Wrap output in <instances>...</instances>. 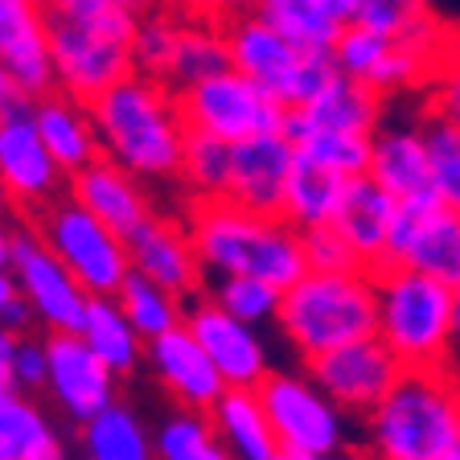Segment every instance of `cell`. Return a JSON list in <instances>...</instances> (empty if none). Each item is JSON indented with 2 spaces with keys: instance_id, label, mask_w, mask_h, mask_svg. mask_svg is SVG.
I'll return each mask as SVG.
<instances>
[{
  "instance_id": "cell-31",
  "label": "cell",
  "mask_w": 460,
  "mask_h": 460,
  "mask_svg": "<svg viewBox=\"0 0 460 460\" xmlns=\"http://www.w3.org/2000/svg\"><path fill=\"white\" fill-rule=\"evenodd\" d=\"M341 172L325 169L321 161L313 156H300L292 164V177H288V198H284V218L296 222L300 230H313V226H329L337 218V206H341V193H345Z\"/></svg>"
},
{
  "instance_id": "cell-43",
  "label": "cell",
  "mask_w": 460,
  "mask_h": 460,
  "mask_svg": "<svg viewBox=\"0 0 460 460\" xmlns=\"http://www.w3.org/2000/svg\"><path fill=\"white\" fill-rule=\"evenodd\" d=\"M423 91H428V111L460 124V38L444 49L440 66H436V75H431V83Z\"/></svg>"
},
{
  "instance_id": "cell-30",
  "label": "cell",
  "mask_w": 460,
  "mask_h": 460,
  "mask_svg": "<svg viewBox=\"0 0 460 460\" xmlns=\"http://www.w3.org/2000/svg\"><path fill=\"white\" fill-rule=\"evenodd\" d=\"M279 132L296 144L300 156H313L325 169L341 172V177H362L370 172V156H374V136L362 132H337V128H313L296 115V107H288L284 128Z\"/></svg>"
},
{
  "instance_id": "cell-23",
  "label": "cell",
  "mask_w": 460,
  "mask_h": 460,
  "mask_svg": "<svg viewBox=\"0 0 460 460\" xmlns=\"http://www.w3.org/2000/svg\"><path fill=\"white\" fill-rule=\"evenodd\" d=\"M394 214H399V198H394L386 185L374 181L370 172L345 181L333 226L349 239V247H354L358 259H362V268L378 271L386 263V243H391Z\"/></svg>"
},
{
  "instance_id": "cell-2",
  "label": "cell",
  "mask_w": 460,
  "mask_h": 460,
  "mask_svg": "<svg viewBox=\"0 0 460 460\" xmlns=\"http://www.w3.org/2000/svg\"><path fill=\"white\" fill-rule=\"evenodd\" d=\"M185 230L210 276H259L276 288H292L308 271L305 230L284 214H263L230 198L190 201Z\"/></svg>"
},
{
  "instance_id": "cell-47",
  "label": "cell",
  "mask_w": 460,
  "mask_h": 460,
  "mask_svg": "<svg viewBox=\"0 0 460 460\" xmlns=\"http://www.w3.org/2000/svg\"><path fill=\"white\" fill-rule=\"evenodd\" d=\"M17 296H21V284H17V276H13V268H9V263H0V316H4V308H9Z\"/></svg>"
},
{
  "instance_id": "cell-18",
  "label": "cell",
  "mask_w": 460,
  "mask_h": 460,
  "mask_svg": "<svg viewBox=\"0 0 460 460\" xmlns=\"http://www.w3.org/2000/svg\"><path fill=\"white\" fill-rule=\"evenodd\" d=\"M0 62L17 78L21 95L41 99L58 91L46 0H0Z\"/></svg>"
},
{
  "instance_id": "cell-39",
  "label": "cell",
  "mask_w": 460,
  "mask_h": 460,
  "mask_svg": "<svg viewBox=\"0 0 460 460\" xmlns=\"http://www.w3.org/2000/svg\"><path fill=\"white\" fill-rule=\"evenodd\" d=\"M423 136H428V153H431V185L436 198L452 210H460V124L444 119L436 111H423Z\"/></svg>"
},
{
  "instance_id": "cell-44",
  "label": "cell",
  "mask_w": 460,
  "mask_h": 460,
  "mask_svg": "<svg viewBox=\"0 0 460 460\" xmlns=\"http://www.w3.org/2000/svg\"><path fill=\"white\" fill-rule=\"evenodd\" d=\"M46 374H49V349H46V329L21 337L17 349V391L25 394H46Z\"/></svg>"
},
{
  "instance_id": "cell-54",
  "label": "cell",
  "mask_w": 460,
  "mask_h": 460,
  "mask_svg": "<svg viewBox=\"0 0 460 460\" xmlns=\"http://www.w3.org/2000/svg\"><path fill=\"white\" fill-rule=\"evenodd\" d=\"M276 460H333V456H296V452H279Z\"/></svg>"
},
{
  "instance_id": "cell-50",
  "label": "cell",
  "mask_w": 460,
  "mask_h": 460,
  "mask_svg": "<svg viewBox=\"0 0 460 460\" xmlns=\"http://www.w3.org/2000/svg\"><path fill=\"white\" fill-rule=\"evenodd\" d=\"M321 9H329L333 17H341V21H349L354 17V0H316Z\"/></svg>"
},
{
  "instance_id": "cell-6",
  "label": "cell",
  "mask_w": 460,
  "mask_h": 460,
  "mask_svg": "<svg viewBox=\"0 0 460 460\" xmlns=\"http://www.w3.org/2000/svg\"><path fill=\"white\" fill-rule=\"evenodd\" d=\"M230 46V66L243 70L247 78H255L268 95H276L284 107H305L308 99H316L341 75L333 49L316 46H296L292 38H284L279 29H271L255 9L230 13L222 21Z\"/></svg>"
},
{
  "instance_id": "cell-36",
  "label": "cell",
  "mask_w": 460,
  "mask_h": 460,
  "mask_svg": "<svg viewBox=\"0 0 460 460\" xmlns=\"http://www.w3.org/2000/svg\"><path fill=\"white\" fill-rule=\"evenodd\" d=\"M255 13L271 29H279L284 38L296 41V46H316V49H333L337 33L345 25L341 17L321 9L316 0H259Z\"/></svg>"
},
{
  "instance_id": "cell-21",
  "label": "cell",
  "mask_w": 460,
  "mask_h": 460,
  "mask_svg": "<svg viewBox=\"0 0 460 460\" xmlns=\"http://www.w3.org/2000/svg\"><path fill=\"white\" fill-rule=\"evenodd\" d=\"M66 193L75 201H83L91 214L107 222L119 234H132L144 222L153 218V193H148V181H140L136 172H128L124 164H115L111 156H99L86 169L70 172Z\"/></svg>"
},
{
  "instance_id": "cell-41",
  "label": "cell",
  "mask_w": 460,
  "mask_h": 460,
  "mask_svg": "<svg viewBox=\"0 0 460 460\" xmlns=\"http://www.w3.org/2000/svg\"><path fill=\"white\" fill-rule=\"evenodd\" d=\"M428 17H431L428 0H354V17L349 21L378 29L386 38H402L407 29H415Z\"/></svg>"
},
{
  "instance_id": "cell-7",
  "label": "cell",
  "mask_w": 460,
  "mask_h": 460,
  "mask_svg": "<svg viewBox=\"0 0 460 460\" xmlns=\"http://www.w3.org/2000/svg\"><path fill=\"white\" fill-rule=\"evenodd\" d=\"M255 391L268 407L279 452L333 460H341L349 452V420L354 415L345 411L305 366L300 370H271Z\"/></svg>"
},
{
  "instance_id": "cell-27",
  "label": "cell",
  "mask_w": 460,
  "mask_h": 460,
  "mask_svg": "<svg viewBox=\"0 0 460 460\" xmlns=\"http://www.w3.org/2000/svg\"><path fill=\"white\" fill-rule=\"evenodd\" d=\"M62 431L54 415L17 386L0 391V460H62Z\"/></svg>"
},
{
  "instance_id": "cell-13",
  "label": "cell",
  "mask_w": 460,
  "mask_h": 460,
  "mask_svg": "<svg viewBox=\"0 0 460 460\" xmlns=\"http://www.w3.org/2000/svg\"><path fill=\"white\" fill-rule=\"evenodd\" d=\"M383 268H415L460 288V210L440 198L399 201Z\"/></svg>"
},
{
  "instance_id": "cell-38",
  "label": "cell",
  "mask_w": 460,
  "mask_h": 460,
  "mask_svg": "<svg viewBox=\"0 0 460 460\" xmlns=\"http://www.w3.org/2000/svg\"><path fill=\"white\" fill-rule=\"evenodd\" d=\"M181 13L156 9L140 13V25H136V38H132V62L140 75H153L164 78L169 75V62H172V49H177V38H181Z\"/></svg>"
},
{
  "instance_id": "cell-35",
  "label": "cell",
  "mask_w": 460,
  "mask_h": 460,
  "mask_svg": "<svg viewBox=\"0 0 460 460\" xmlns=\"http://www.w3.org/2000/svg\"><path fill=\"white\" fill-rule=\"evenodd\" d=\"M230 161H234V144L230 140H218V136H206V132H190L185 153H181V169H177V185L190 193V201L226 198Z\"/></svg>"
},
{
  "instance_id": "cell-15",
  "label": "cell",
  "mask_w": 460,
  "mask_h": 460,
  "mask_svg": "<svg viewBox=\"0 0 460 460\" xmlns=\"http://www.w3.org/2000/svg\"><path fill=\"white\" fill-rule=\"evenodd\" d=\"M300 366L341 402L345 411L358 415V420L370 415L383 402V394L402 378V370H407L399 362V354L378 333L362 337V341H349V345H337V349L316 354Z\"/></svg>"
},
{
  "instance_id": "cell-1",
  "label": "cell",
  "mask_w": 460,
  "mask_h": 460,
  "mask_svg": "<svg viewBox=\"0 0 460 460\" xmlns=\"http://www.w3.org/2000/svg\"><path fill=\"white\" fill-rule=\"evenodd\" d=\"M91 115H95L103 156H111L148 185H177L190 124L181 115V99L164 78L132 70L91 99Z\"/></svg>"
},
{
  "instance_id": "cell-56",
  "label": "cell",
  "mask_w": 460,
  "mask_h": 460,
  "mask_svg": "<svg viewBox=\"0 0 460 460\" xmlns=\"http://www.w3.org/2000/svg\"><path fill=\"white\" fill-rule=\"evenodd\" d=\"M62 460H66V456H62Z\"/></svg>"
},
{
  "instance_id": "cell-12",
  "label": "cell",
  "mask_w": 460,
  "mask_h": 460,
  "mask_svg": "<svg viewBox=\"0 0 460 460\" xmlns=\"http://www.w3.org/2000/svg\"><path fill=\"white\" fill-rule=\"evenodd\" d=\"M49 17V54H54V75L58 86L66 95L91 103L95 95H103L107 86H115L119 78H128L136 70L132 62V41L115 38L99 25H86L75 17Z\"/></svg>"
},
{
  "instance_id": "cell-28",
  "label": "cell",
  "mask_w": 460,
  "mask_h": 460,
  "mask_svg": "<svg viewBox=\"0 0 460 460\" xmlns=\"http://www.w3.org/2000/svg\"><path fill=\"white\" fill-rule=\"evenodd\" d=\"M78 333H83V341L91 345V349H95L119 378H132V374L144 366L148 341H144L140 329L128 321L124 305H119L115 296H91Z\"/></svg>"
},
{
  "instance_id": "cell-45",
  "label": "cell",
  "mask_w": 460,
  "mask_h": 460,
  "mask_svg": "<svg viewBox=\"0 0 460 460\" xmlns=\"http://www.w3.org/2000/svg\"><path fill=\"white\" fill-rule=\"evenodd\" d=\"M164 9L181 13V17H198V21H226L230 4L226 0H161Z\"/></svg>"
},
{
  "instance_id": "cell-9",
  "label": "cell",
  "mask_w": 460,
  "mask_h": 460,
  "mask_svg": "<svg viewBox=\"0 0 460 460\" xmlns=\"http://www.w3.org/2000/svg\"><path fill=\"white\" fill-rule=\"evenodd\" d=\"M177 99H181V115L190 132L218 136L230 144L263 132H279L288 115V107L276 95H268L255 78H247L234 66L177 91Z\"/></svg>"
},
{
  "instance_id": "cell-34",
  "label": "cell",
  "mask_w": 460,
  "mask_h": 460,
  "mask_svg": "<svg viewBox=\"0 0 460 460\" xmlns=\"http://www.w3.org/2000/svg\"><path fill=\"white\" fill-rule=\"evenodd\" d=\"M156 456L161 460H234L230 448L218 440L210 415L193 407H172L153 428Z\"/></svg>"
},
{
  "instance_id": "cell-29",
  "label": "cell",
  "mask_w": 460,
  "mask_h": 460,
  "mask_svg": "<svg viewBox=\"0 0 460 460\" xmlns=\"http://www.w3.org/2000/svg\"><path fill=\"white\" fill-rule=\"evenodd\" d=\"M78 448H83V460H161L156 436L144 428L136 407L119 399L78 428Z\"/></svg>"
},
{
  "instance_id": "cell-42",
  "label": "cell",
  "mask_w": 460,
  "mask_h": 460,
  "mask_svg": "<svg viewBox=\"0 0 460 460\" xmlns=\"http://www.w3.org/2000/svg\"><path fill=\"white\" fill-rule=\"evenodd\" d=\"M305 259H308V271H349V268H362L358 251L349 247V239H345L333 222H329V226L305 230Z\"/></svg>"
},
{
  "instance_id": "cell-48",
  "label": "cell",
  "mask_w": 460,
  "mask_h": 460,
  "mask_svg": "<svg viewBox=\"0 0 460 460\" xmlns=\"http://www.w3.org/2000/svg\"><path fill=\"white\" fill-rule=\"evenodd\" d=\"M17 99H29V95H21L17 78H13V75H9V66L0 62V111H4V107H13Z\"/></svg>"
},
{
  "instance_id": "cell-3",
  "label": "cell",
  "mask_w": 460,
  "mask_h": 460,
  "mask_svg": "<svg viewBox=\"0 0 460 460\" xmlns=\"http://www.w3.org/2000/svg\"><path fill=\"white\" fill-rule=\"evenodd\" d=\"M370 460H436L460 444V374L407 366L402 378L362 415Z\"/></svg>"
},
{
  "instance_id": "cell-40",
  "label": "cell",
  "mask_w": 460,
  "mask_h": 460,
  "mask_svg": "<svg viewBox=\"0 0 460 460\" xmlns=\"http://www.w3.org/2000/svg\"><path fill=\"white\" fill-rule=\"evenodd\" d=\"M391 46H394V38H386L378 29L345 21L333 41V58H337V66H341V75H354V78L370 83V75L378 70V62L391 54Z\"/></svg>"
},
{
  "instance_id": "cell-24",
  "label": "cell",
  "mask_w": 460,
  "mask_h": 460,
  "mask_svg": "<svg viewBox=\"0 0 460 460\" xmlns=\"http://www.w3.org/2000/svg\"><path fill=\"white\" fill-rule=\"evenodd\" d=\"M33 119H38V132H41V140H46V148L54 153V161L66 172H78L103 156L91 103L66 95L62 86L41 99H33Z\"/></svg>"
},
{
  "instance_id": "cell-17",
  "label": "cell",
  "mask_w": 460,
  "mask_h": 460,
  "mask_svg": "<svg viewBox=\"0 0 460 460\" xmlns=\"http://www.w3.org/2000/svg\"><path fill=\"white\" fill-rule=\"evenodd\" d=\"M144 370L153 374L156 386L177 407H193V411H210L226 391V378L218 374L214 358L201 349L190 325H177L169 333L153 337L148 354H144Z\"/></svg>"
},
{
  "instance_id": "cell-10",
  "label": "cell",
  "mask_w": 460,
  "mask_h": 460,
  "mask_svg": "<svg viewBox=\"0 0 460 460\" xmlns=\"http://www.w3.org/2000/svg\"><path fill=\"white\" fill-rule=\"evenodd\" d=\"M9 268L21 284V296L33 305L41 329L46 333H78L91 305V292L83 279L62 263L54 247L41 239L38 222H17L13 226V247H9Z\"/></svg>"
},
{
  "instance_id": "cell-53",
  "label": "cell",
  "mask_w": 460,
  "mask_h": 460,
  "mask_svg": "<svg viewBox=\"0 0 460 460\" xmlns=\"http://www.w3.org/2000/svg\"><path fill=\"white\" fill-rule=\"evenodd\" d=\"M230 4V13H247V9H255L259 0H226Z\"/></svg>"
},
{
  "instance_id": "cell-46",
  "label": "cell",
  "mask_w": 460,
  "mask_h": 460,
  "mask_svg": "<svg viewBox=\"0 0 460 460\" xmlns=\"http://www.w3.org/2000/svg\"><path fill=\"white\" fill-rule=\"evenodd\" d=\"M17 349H21V333L0 325V391L17 386Z\"/></svg>"
},
{
  "instance_id": "cell-33",
  "label": "cell",
  "mask_w": 460,
  "mask_h": 460,
  "mask_svg": "<svg viewBox=\"0 0 460 460\" xmlns=\"http://www.w3.org/2000/svg\"><path fill=\"white\" fill-rule=\"evenodd\" d=\"M115 300L124 305L128 321L140 329L144 341H153V337H161V333H169V329L185 325V308H190V300H185V296L169 292L164 284L140 276V271H132V276L119 284Z\"/></svg>"
},
{
  "instance_id": "cell-11",
  "label": "cell",
  "mask_w": 460,
  "mask_h": 460,
  "mask_svg": "<svg viewBox=\"0 0 460 460\" xmlns=\"http://www.w3.org/2000/svg\"><path fill=\"white\" fill-rule=\"evenodd\" d=\"M0 185L9 190L13 210L41 214L70 185V172L54 161L33 119V99H17L0 111Z\"/></svg>"
},
{
  "instance_id": "cell-55",
  "label": "cell",
  "mask_w": 460,
  "mask_h": 460,
  "mask_svg": "<svg viewBox=\"0 0 460 460\" xmlns=\"http://www.w3.org/2000/svg\"><path fill=\"white\" fill-rule=\"evenodd\" d=\"M436 460H460V444H456V448H448L444 456H436Z\"/></svg>"
},
{
  "instance_id": "cell-4",
  "label": "cell",
  "mask_w": 460,
  "mask_h": 460,
  "mask_svg": "<svg viewBox=\"0 0 460 460\" xmlns=\"http://www.w3.org/2000/svg\"><path fill=\"white\" fill-rule=\"evenodd\" d=\"M276 329L300 362L329 354L337 345L378 333V276L370 268L305 271L284 288Z\"/></svg>"
},
{
  "instance_id": "cell-26",
  "label": "cell",
  "mask_w": 460,
  "mask_h": 460,
  "mask_svg": "<svg viewBox=\"0 0 460 460\" xmlns=\"http://www.w3.org/2000/svg\"><path fill=\"white\" fill-rule=\"evenodd\" d=\"M296 115L313 128H337V132L374 136L386 119V95L374 83H366V78L337 75L321 95L308 99L305 107H296Z\"/></svg>"
},
{
  "instance_id": "cell-20",
  "label": "cell",
  "mask_w": 460,
  "mask_h": 460,
  "mask_svg": "<svg viewBox=\"0 0 460 460\" xmlns=\"http://www.w3.org/2000/svg\"><path fill=\"white\" fill-rule=\"evenodd\" d=\"M128 251H132V271L164 284L169 292L193 300L201 296V284H206V271H201V259L193 251V239L185 230V218H153L144 222L140 230L128 234Z\"/></svg>"
},
{
  "instance_id": "cell-19",
  "label": "cell",
  "mask_w": 460,
  "mask_h": 460,
  "mask_svg": "<svg viewBox=\"0 0 460 460\" xmlns=\"http://www.w3.org/2000/svg\"><path fill=\"white\" fill-rule=\"evenodd\" d=\"M292 164H296V144L284 132H263L251 136V140H239L234 144V161H230L226 198L263 214H284Z\"/></svg>"
},
{
  "instance_id": "cell-32",
  "label": "cell",
  "mask_w": 460,
  "mask_h": 460,
  "mask_svg": "<svg viewBox=\"0 0 460 460\" xmlns=\"http://www.w3.org/2000/svg\"><path fill=\"white\" fill-rule=\"evenodd\" d=\"M218 70H230V46H226V29H222V21L185 17L164 83H169L172 91H185V86L218 75Z\"/></svg>"
},
{
  "instance_id": "cell-22",
  "label": "cell",
  "mask_w": 460,
  "mask_h": 460,
  "mask_svg": "<svg viewBox=\"0 0 460 460\" xmlns=\"http://www.w3.org/2000/svg\"><path fill=\"white\" fill-rule=\"evenodd\" d=\"M370 177L378 185H386L399 201L436 198L423 119H383V128L374 132Z\"/></svg>"
},
{
  "instance_id": "cell-25",
  "label": "cell",
  "mask_w": 460,
  "mask_h": 460,
  "mask_svg": "<svg viewBox=\"0 0 460 460\" xmlns=\"http://www.w3.org/2000/svg\"><path fill=\"white\" fill-rule=\"evenodd\" d=\"M206 415H210L218 440L226 444L234 460H276L279 456V440H276V431H271L268 407H263L255 386H226L222 399Z\"/></svg>"
},
{
  "instance_id": "cell-51",
  "label": "cell",
  "mask_w": 460,
  "mask_h": 460,
  "mask_svg": "<svg viewBox=\"0 0 460 460\" xmlns=\"http://www.w3.org/2000/svg\"><path fill=\"white\" fill-rule=\"evenodd\" d=\"M115 4H124V9H132V13H148V9H156L161 0H115Z\"/></svg>"
},
{
  "instance_id": "cell-5",
  "label": "cell",
  "mask_w": 460,
  "mask_h": 460,
  "mask_svg": "<svg viewBox=\"0 0 460 460\" xmlns=\"http://www.w3.org/2000/svg\"><path fill=\"white\" fill-rule=\"evenodd\" d=\"M378 337L402 366L456 370V325L452 292L444 279L415 268H378Z\"/></svg>"
},
{
  "instance_id": "cell-14",
  "label": "cell",
  "mask_w": 460,
  "mask_h": 460,
  "mask_svg": "<svg viewBox=\"0 0 460 460\" xmlns=\"http://www.w3.org/2000/svg\"><path fill=\"white\" fill-rule=\"evenodd\" d=\"M46 399L75 428H83L86 420H95L119 399V374L83 341V333H46Z\"/></svg>"
},
{
  "instance_id": "cell-8",
  "label": "cell",
  "mask_w": 460,
  "mask_h": 460,
  "mask_svg": "<svg viewBox=\"0 0 460 460\" xmlns=\"http://www.w3.org/2000/svg\"><path fill=\"white\" fill-rule=\"evenodd\" d=\"M41 239L62 255L70 271L83 279L91 296H115L119 284L132 276V251L119 230H111L99 214H91L83 201L62 193L41 214H33Z\"/></svg>"
},
{
  "instance_id": "cell-37",
  "label": "cell",
  "mask_w": 460,
  "mask_h": 460,
  "mask_svg": "<svg viewBox=\"0 0 460 460\" xmlns=\"http://www.w3.org/2000/svg\"><path fill=\"white\" fill-rule=\"evenodd\" d=\"M210 292L206 296L218 300L226 313H234L239 321H251V325H276L279 305H284V288L268 284L259 276H210L206 279Z\"/></svg>"
},
{
  "instance_id": "cell-49",
  "label": "cell",
  "mask_w": 460,
  "mask_h": 460,
  "mask_svg": "<svg viewBox=\"0 0 460 460\" xmlns=\"http://www.w3.org/2000/svg\"><path fill=\"white\" fill-rule=\"evenodd\" d=\"M13 214H9V206H0V263H9V247H13Z\"/></svg>"
},
{
  "instance_id": "cell-16",
  "label": "cell",
  "mask_w": 460,
  "mask_h": 460,
  "mask_svg": "<svg viewBox=\"0 0 460 460\" xmlns=\"http://www.w3.org/2000/svg\"><path fill=\"white\" fill-rule=\"evenodd\" d=\"M185 325L201 341V349L214 358L218 374L226 386H259L276 366H271V349L263 341V325L239 321L234 313L210 296H193L185 308Z\"/></svg>"
},
{
  "instance_id": "cell-52",
  "label": "cell",
  "mask_w": 460,
  "mask_h": 460,
  "mask_svg": "<svg viewBox=\"0 0 460 460\" xmlns=\"http://www.w3.org/2000/svg\"><path fill=\"white\" fill-rule=\"evenodd\" d=\"M452 325H456V341H460V288L452 292Z\"/></svg>"
}]
</instances>
